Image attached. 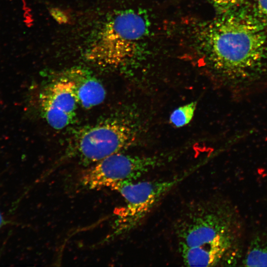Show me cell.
<instances>
[{
  "instance_id": "obj_1",
  "label": "cell",
  "mask_w": 267,
  "mask_h": 267,
  "mask_svg": "<svg viewBox=\"0 0 267 267\" xmlns=\"http://www.w3.org/2000/svg\"><path fill=\"white\" fill-rule=\"evenodd\" d=\"M199 39L214 67L236 78L258 69L267 56V31L255 13L238 7L206 24Z\"/></svg>"
},
{
  "instance_id": "obj_2",
  "label": "cell",
  "mask_w": 267,
  "mask_h": 267,
  "mask_svg": "<svg viewBox=\"0 0 267 267\" xmlns=\"http://www.w3.org/2000/svg\"><path fill=\"white\" fill-rule=\"evenodd\" d=\"M150 23L141 9H126L111 14L93 34L86 57L94 64L118 68L136 57L148 37Z\"/></svg>"
},
{
  "instance_id": "obj_3",
  "label": "cell",
  "mask_w": 267,
  "mask_h": 267,
  "mask_svg": "<svg viewBox=\"0 0 267 267\" xmlns=\"http://www.w3.org/2000/svg\"><path fill=\"white\" fill-rule=\"evenodd\" d=\"M229 223L222 207L204 201L192 205L176 223L179 250L213 245L230 246Z\"/></svg>"
},
{
  "instance_id": "obj_4",
  "label": "cell",
  "mask_w": 267,
  "mask_h": 267,
  "mask_svg": "<svg viewBox=\"0 0 267 267\" xmlns=\"http://www.w3.org/2000/svg\"><path fill=\"white\" fill-rule=\"evenodd\" d=\"M134 138L129 123L111 117L78 132L73 138L69 157L85 164H94L129 147Z\"/></svg>"
},
{
  "instance_id": "obj_5",
  "label": "cell",
  "mask_w": 267,
  "mask_h": 267,
  "mask_svg": "<svg viewBox=\"0 0 267 267\" xmlns=\"http://www.w3.org/2000/svg\"><path fill=\"white\" fill-rule=\"evenodd\" d=\"M184 176L167 179L117 182L110 188L124 198L125 205L116 213L111 237L129 232L135 227L152 208Z\"/></svg>"
},
{
  "instance_id": "obj_6",
  "label": "cell",
  "mask_w": 267,
  "mask_h": 267,
  "mask_svg": "<svg viewBox=\"0 0 267 267\" xmlns=\"http://www.w3.org/2000/svg\"><path fill=\"white\" fill-rule=\"evenodd\" d=\"M158 156H133L117 153L93 164L80 179L85 189L110 187L117 182L134 181L163 164Z\"/></svg>"
},
{
  "instance_id": "obj_7",
  "label": "cell",
  "mask_w": 267,
  "mask_h": 267,
  "mask_svg": "<svg viewBox=\"0 0 267 267\" xmlns=\"http://www.w3.org/2000/svg\"><path fill=\"white\" fill-rule=\"evenodd\" d=\"M39 103L43 116L51 127L61 130L69 126L79 105L74 82L65 73L42 91Z\"/></svg>"
},
{
  "instance_id": "obj_8",
  "label": "cell",
  "mask_w": 267,
  "mask_h": 267,
  "mask_svg": "<svg viewBox=\"0 0 267 267\" xmlns=\"http://www.w3.org/2000/svg\"><path fill=\"white\" fill-rule=\"evenodd\" d=\"M65 73L74 83L78 104L90 109L104 101L106 92L103 86L89 71L77 67Z\"/></svg>"
},
{
  "instance_id": "obj_9",
  "label": "cell",
  "mask_w": 267,
  "mask_h": 267,
  "mask_svg": "<svg viewBox=\"0 0 267 267\" xmlns=\"http://www.w3.org/2000/svg\"><path fill=\"white\" fill-rule=\"evenodd\" d=\"M248 267H267V242L261 238L251 243L243 261Z\"/></svg>"
},
{
  "instance_id": "obj_10",
  "label": "cell",
  "mask_w": 267,
  "mask_h": 267,
  "mask_svg": "<svg viewBox=\"0 0 267 267\" xmlns=\"http://www.w3.org/2000/svg\"><path fill=\"white\" fill-rule=\"evenodd\" d=\"M197 102H191L176 109L170 116V121L177 128L188 124L192 120L196 109Z\"/></svg>"
},
{
  "instance_id": "obj_11",
  "label": "cell",
  "mask_w": 267,
  "mask_h": 267,
  "mask_svg": "<svg viewBox=\"0 0 267 267\" xmlns=\"http://www.w3.org/2000/svg\"><path fill=\"white\" fill-rule=\"evenodd\" d=\"M221 13L238 7L243 0H208Z\"/></svg>"
},
{
  "instance_id": "obj_12",
  "label": "cell",
  "mask_w": 267,
  "mask_h": 267,
  "mask_svg": "<svg viewBox=\"0 0 267 267\" xmlns=\"http://www.w3.org/2000/svg\"><path fill=\"white\" fill-rule=\"evenodd\" d=\"M255 14L267 31V0H254Z\"/></svg>"
},
{
  "instance_id": "obj_13",
  "label": "cell",
  "mask_w": 267,
  "mask_h": 267,
  "mask_svg": "<svg viewBox=\"0 0 267 267\" xmlns=\"http://www.w3.org/2000/svg\"><path fill=\"white\" fill-rule=\"evenodd\" d=\"M3 223H4L3 218L1 213L0 212V228L3 225Z\"/></svg>"
}]
</instances>
